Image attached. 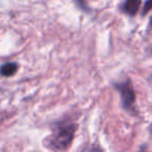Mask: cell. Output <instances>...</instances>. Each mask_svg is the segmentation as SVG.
I'll return each instance as SVG.
<instances>
[{"label": "cell", "mask_w": 152, "mask_h": 152, "mask_svg": "<svg viewBox=\"0 0 152 152\" xmlns=\"http://www.w3.org/2000/svg\"><path fill=\"white\" fill-rule=\"evenodd\" d=\"M77 129L75 123L63 121L56 124L53 128L52 133L47 139L46 146L51 150H67L71 146L74 139V134Z\"/></svg>", "instance_id": "1"}, {"label": "cell", "mask_w": 152, "mask_h": 152, "mask_svg": "<svg viewBox=\"0 0 152 152\" xmlns=\"http://www.w3.org/2000/svg\"><path fill=\"white\" fill-rule=\"evenodd\" d=\"M116 89L119 91L121 96V103L123 108L127 112H132L134 110V103H135V92L132 87L130 79H126L125 81L120 83H116Z\"/></svg>", "instance_id": "2"}, {"label": "cell", "mask_w": 152, "mask_h": 152, "mask_svg": "<svg viewBox=\"0 0 152 152\" xmlns=\"http://www.w3.org/2000/svg\"><path fill=\"white\" fill-rule=\"evenodd\" d=\"M141 4L142 0H125L124 4L122 5V10L125 14L132 17V16L137 15Z\"/></svg>", "instance_id": "3"}, {"label": "cell", "mask_w": 152, "mask_h": 152, "mask_svg": "<svg viewBox=\"0 0 152 152\" xmlns=\"http://www.w3.org/2000/svg\"><path fill=\"white\" fill-rule=\"evenodd\" d=\"M18 65L16 63H7L0 67V75L2 76H12L17 72Z\"/></svg>", "instance_id": "4"}, {"label": "cell", "mask_w": 152, "mask_h": 152, "mask_svg": "<svg viewBox=\"0 0 152 152\" xmlns=\"http://www.w3.org/2000/svg\"><path fill=\"white\" fill-rule=\"evenodd\" d=\"M152 10V0H147L145 2V4H144V7H143V15H145V14H147L148 12H150Z\"/></svg>", "instance_id": "5"}, {"label": "cell", "mask_w": 152, "mask_h": 152, "mask_svg": "<svg viewBox=\"0 0 152 152\" xmlns=\"http://www.w3.org/2000/svg\"><path fill=\"white\" fill-rule=\"evenodd\" d=\"M76 1H77V4H78V7H80V9L89 10L87 7V2H86V0H76Z\"/></svg>", "instance_id": "6"}, {"label": "cell", "mask_w": 152, "mask_h": 152, "mask_svg": "<svg viewBox=\"0 0 152 152\" xmlns=\"http://www.w3.org/2000/svg\"><path fill=\"white\" fill-rule=\"evenodd\" d=\"M149 129H150V132H151V135H152V124L150 125V128Z\"/></svg>", "instance_id": "7"}, {"label": "cell", "mask_w": 152, "mask_h": 152, "mask_svg": "<svg viewBox=\"0 0 152 152\" xmlns=\"http://www.w3.org/2000/svg\"><path fill=\"white\" fill-rule=\"evenodd\" d=\"M150 24H151V25H152V18H151V21H150Z\"/></svg>", "instance_id": "8"}]
</instances>
